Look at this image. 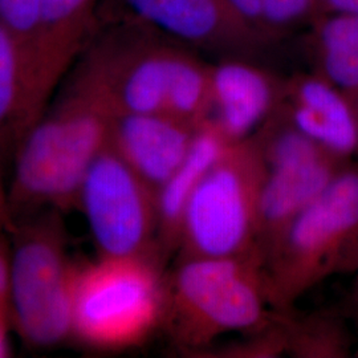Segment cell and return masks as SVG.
<instances>
[{
  "mask_svg": "<svg viewBox=\"0 0 358 358\" xmlns=\"http://www.w3.org/2000/svg\"><path fill=\"white\" fill-rule=\"evenodd\" d=\"M113 115L90 92L68 80L13 154L8 190L13 219L77 206L87 171L109 143Z\"/></svg>",
  "mask_w": 358,
  "mask_h": 358,
  "instance_id": "1",
  "label": "cell"
},
{
  "mask_svg": "<svg viewBox=\"0 0 358 358\" xmlns=\"http://www.w3.org/2000/svg\"><path fill=\"white\" fill-rule=\"evenodd\" d=\"M275 315L262 256L179 257L167 275L161 329L180 353L194 357L224 334L252 331Z\"/></svg>",
  "mask_w": 358,
  "mask_h": 358,
  "instance_id": "2",
  "label": "cell"
},
{
  "mask_svg": "<svg viewBox=\"0 0 358 358\" xmlns=\"http://www.w3.org/2000/svg\"><path fill=\"white\" fill-rule=\"evenodd\" d=\"M357 267L358 164L350 162L264 256L269 307L291 312L316 285Z\"/></svg>",
  "mask_w": 358,
  "mask_h": 358,
  "instance_id": "3",
  "label": "cell"
},
{
  "mask_svg": "<svg viewBox=\"0 0 358 358\" xmlns=\"http://www.w3.org/2000/svg\"><path fill=\"white\" fill-rule=\"evenodd\" d=\"M157 256H100L78 264L72 337L97 350L140 345L161 329L167 275Z\"/></svg>",
  "mask_w": 358,
  "mask_h": 358,
  "instance_id": "4",
  "label": "cell"
},
{
  "mask_svg": "<svg viewBox=\"0 0 358 358\" xmlns=\"http://www.w3.org/2000/svg\"><path fill=\"white\" fill-rule=\"evenodd\" d=\"M63 211L41 210L13 219L11 325L31 346L72 336L76 264L68 254Z\"/></svg>",
  "mask_w": 358,
  "mask_h": 358,
  "instance_id": "5",
  "label": "cell"
},
{
  "mask_svg": "<svg viewBox=\"0 0 358 358\" xmlns=\"http://www.w3.org/2000/svg\"><path fill=\"white\" fill-rule=\"evenodd\" d=\"M266 165L255 136L230 143L192 192L179 257L262 255L257 244Z\"/></svg>",
  "mask_w": 358,
  "mask_h": 358,
  "instance_id": "6",
  "label": "cell"
},
{
  "mask_svg": "<svg viewBox=\"0 0 358 358\" xmlns=\"http://www.w3.org/2000/svg\"><path fill=\"white\" fill-rule=\"evenodd\" d=\"M266 165L259 208V250L264 256L285 229L352 161L310 140L276 113L255 133Z\"/></svg>",
  "mask_w": 358,
  "mask_h": 358,
  "instance_id": "7",
  "label": "cell"
},
{
  "mask_svg": "<svg viewBox=\"0 0 358 358\" xmlns=\"http://www.w3.org/2000/svg\"><path fill=\"white\" fill-rule=\"evenodd\" d=\"M77 206L88 220L100 256H157V192L109 146L90 165Z\"/></svg>",
  "mask_w": 358,
  "mask_h": 358,
  "instance_id": "8",
  "label": "cell"
},
{
  "mask_svg": "<svg viewBox=\"0 0 358 358\" xmlns=\"http://www.w3.org/2000/svg\"><path fill=\"white\" fill-rule=\"evenodd\" d=\"M127 20L187 50L239 56L260 45L222 0H121Z\"/></svg>",
  "mask_w": 358,
  "mask_h": 358,
  "instance_id": "9",
  "label": "cell"
},
{
  "mask_svg": "<svg viewBox=\"0 0 358 358\" xmlns=\"http://www.w3.org/2000/svg\"><path fill=\"white\" fill-rule=\"evenodd\" d=\"M284 80L239 56L210 64L211 105L208 120L227 141H243L276 115Z\"/></svg>",
  "mask_w": 358,
  "mask_h": 358,
  "instance_id": "10",
  "label": "cell"
},
{
  "mask_svg": "<svg viewBox=\"0 0 358 358\" xmlns=\"http://www.w3.org/2000/svg\"><path fill=\"white\" fill-rule=\"evenodd\" d=\"M278 112L333 154L349 161L358 154V121L353 101L317 72L285 78Z\"/></svg>",
  "mask_w": 358,
  "mask_h": 358,
  "instance_id": "11",
  "label": "cell"
},
{
  "mask_svg": "<svg viewBox=\"0 0 358 358\" xmlns=\"http://www.w3.org/2000/svg\"><path fill=\"white\" fill-rule=\"evenodd\" d=\"M59 87L38 57L0 27V161L13 157Z\"/></svg>",
  "mask_w": 358,
  "mask_h": 358,
  "instance_id": "12",
  "label": "cell"
},
{
  "mask_svg": "<svg viewBox=\"0 0 358 358\" xmlns=\"http://www.w3.org/2000/svg\"><path fill=\"white\" fill-rule=\"evenodd\" d=\"M195 131V127L165 113L115 115L109 146L158 192L185 159Z\"/></svg>",
  "mask_w": 358,
  "mask_h": 358,
  "instance_id": "13",
  "label": "cell"
},
{
  "mask_svg": "<svg viewBox=\"0 0 358 358\" xmlns=\"http://www.w3.org/2000/svg\"><path fill=\"white\" fill-rule=\"evenodd\" d=\"M231 142L206 120L194 136L185 159L157 192L158 245L161 255L178 250L182 219L192 192Z\"/></svg>",
  "mask_w": 358,
  "mask_h": 358,
  "instance_id": "14",
  "label": "cell"
},
{
  "mask_svg": "<svg viewBox=\"0 0 358 358\" xmlns=\"http://www.w3.org/2000/svg\"><path fill=\"white\" fill-rule=\"evenodd\" d=\"M315 72L353 96L358 92V13H321L310 23Z\"/></svg>",
  "mask_w": 358,
  "mask_h": 358,
  "instance_id": "15",
  "label": "cell"
},
{
  "mask_svg": "<svg viewBox=\"0 0 358 358\" xmlns=\"http://www.w3.org/2000/svg\"><path fill=\"white\" fill-rule=\"evenodd\" d=\"M101 0H43L47 59L65 77L96 31Z\"/></svg>",
  "mask_w": 358,
  "mask_h": 358,
  "instance_id": "16",
  "label": "cell"
},
{
  "mask_svg": "<svg viewBox=\"0 0 358 358\" xmlns=\"http://www.w3.org/2000/svg\"><path fill=\"white\" fill-rule=\"evenodd\" d=\"M287 356L296 358H346L355 356L353 334L343 315L317 309L296 316L285 313Z\"/></svg>",
  "mask_w": 358,
  "mask_h": 358,
  "instance_id": "17",
  "label": "cell"
},
{
  "mask_svg": "<svg viewBox=\"0 0 358 358\" xmlns=\"http://www.w3.org/2000/svg\"><path fill=\"white\" fill-rule=\"evenodd\" d=\"M210 105V64L176 44L169 64L165 115L198 128L208 120Z\"/></svg>",
  "mask_w": 358,
  "mask_h": 358,
  "instance_id": "18",
  "label": "cell"
},
{
  "mask_svg": "<svg viewBox=\"0 0 358 358\" xmlns=\"http://www.w3.org/2000/svg\"><path fill=\"white\" fill-rule=\"evenodd\" d=\"M0 27L63 84L64 77L56 72L44 52L43 0H0Z\"/></svg>",
  "mask_w": 358,
  "mask_h": 358,
  "instance_id": "19",
  "label": "cell"
},
{
  "mask_svg": "<svg viewBox=\"0 0 358 358\" xmlns=\"http://www.w3.org/2000/svg\"><path fill=\"white\" fill-rule=\"evenodd\" d=\"M287 356L285 313L276 315L264 325L242 333L227 344H214L198 352L201 358H276Z\"/></svg>",
  "mask_w": 358,
  "mask_h": 358,
  "instance_id": "20",
  "label": "cell"
},
{
  "mask_svg": "<svg viewBox=\"0 0 358 358\" xmlns=\"http://www.w3.org/2000/svg\"><path fill=\"white\" fill-rule=\"evenodd\" d=\"M271 40L280 38L319 15V0H260Z\"/></svg>",
  "mask_w": 358,
  "mask_h": 358,
  "instance_id": "21",
  "label": "cell"
},
{
  "mask_svg": "<svg viewBox=\"0 0 358 358\" xmlns=\"http://www.w3.org/2000/svg\"><path fill=\"white\" fill-rule=\"evenodd\" d=\"M238 26L255 40L259 45L271 41L260 0H222Z\"/></svg>",
  "mask_w": 358,
  "mask_h": 358,
  "instance_id": "22",
  "label": "cell"
},
{
  "mask_svg": "<svg viewBox=\"0 0 358 358\" xmlns=\"http://www.w3.org/2000/svg\"><path fill=\"white\" fill-rule=\"evenodd\" d=\"M0 321L11 325V251L0 239Z\"/></svg>",
  "mask_w": 358,
  "mask_h": 358,
  "instance_id": "23",
  "label": "cell"
},
{
  "mask_svg": "<svg viewBox=\"0 0 358 358\" xmlns=\"http://www.w3.org/2000/svg\"><path fill=\"white\" fill-rule=\"evenodd\" d=\"M321 13H358V0H319Z\"/></svg>",
  "mask_w": 358,
  "mask_h": 358,
  "instance_id": "24",
  "label": "cell"
},
{
  "mask_svg": "<svg viewBox=\"0 0 358 358\" xmlns=\"http://www.w3.org/2000/svg\"><path fill=\"white\" fill-rule=\"evenodd\" d=\"M1 164V162H0ZM13 217L10 208V201H8V192H6L3 179H1V171H0V230L1 229H10L13 227Z\"/></svg>",
  "mask_w": 358,
  "mask_h": 358,
  "instance_id": "25",
  "label": "cell"
},
{
  "mask_svg": "<svg viewBox=\"0 0 358 358\" xmlns=\"http://www.w3.org/2000/svg\"><path fill=\"white\" fill-rule=\"evenodd\" d=\"M349 306H350V313H352V317H353V320H355L356 325L358 327V267L357 269L355 271V280H353L352 289H350ZM356 353H358V350Z\"/></svg>",
  "mask_w": 358,
  "mask_h": 358,
  "instance_id": "26",
  "label": "cell"
},
{
  "mask_svg": "<svg viewBox=\"0 0 358 358\" xmlns=\"http://www.w3.org/2000/svg\"><path fill=\"white\" fill-rule=\"evenodd\" d=\"M8 329H10V325L0 321V358L10 356V345H8V337H7Z\"/></svg>",
  "mask_w": 358,
  "mask_h": 358,
  "instance_id": "27",
  "label": "cell"
},
{
  "mask_svg": "<svg viewBox=\"0 0 358 358\" xmlns=\"http://www.w3.org/2000/svg\"><path fill=\"white\" fill-rule=\"evenodd\" d=\"M350 99H352V101H353V105H355V109H356V115H357V121H358V92L356 94H353V96H350Z\"/></svg>",
  "mask_w": 358,
  "mask_h": 358,
  "instance_id": "28",
  "label": "cell"
}]
</instances>
